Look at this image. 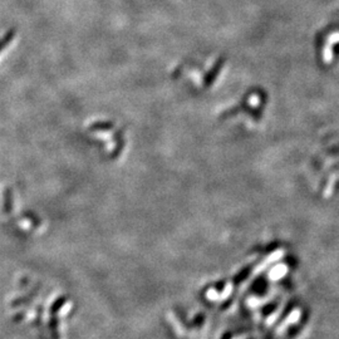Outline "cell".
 <instances>
[{"label": "cell", "mask_w": 339, "mask_h": 339, "mask_svg": "<svg viewBox=\"0 0 339 339\" xmlns=\"http://www.w3.org/2000/svg\"><path fill=\"white\" fill-rule=\"evenodd\" d=\"M64 300H66V298H61V299H58V300H57V302L54 303V304H53V306H51V309H50V313H51V314L57 313V310H58V309L61 308L62 305H63Z\"/></svg>", "instance_id": "6da1fadb"}]
</instances>
